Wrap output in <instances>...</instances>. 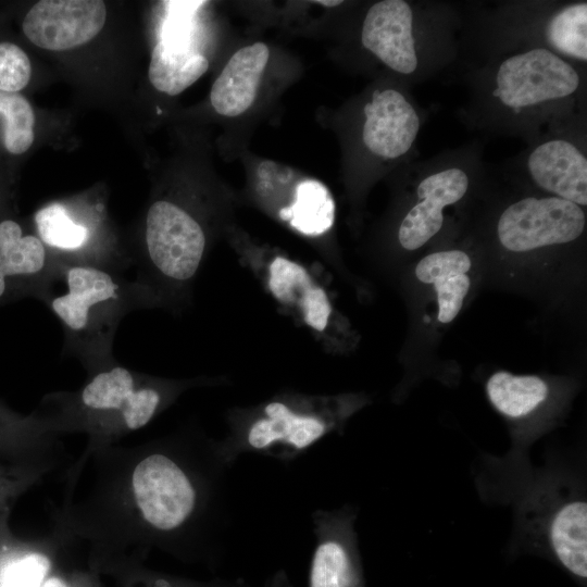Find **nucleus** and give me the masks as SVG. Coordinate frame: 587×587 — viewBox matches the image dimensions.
<instances>
[{"instance_id":"bb28decb","label":"nucleus","mask_w":587,"mask_h":587,"mask_svg":"<svg viewBox=\"0 0 587 587\" xmlns=\"http://www.w3.org/2000/svg\"><path fill=\"white\" fill-rule=\"evenodd\" d=\"M41 587H67V585L61 578L52 576L45 580Z\"/></svg>"},{"instance_id":"20e7f679","label":"nucleus","mask_w":587,"mask_h":587,"mask_svg":"<svg viewBox=\"0 0 587 587\" xmlns=\"http://www.w3.org/2000/svg\"><path fill=\"white\" fill-rule=\"evenodd\" d=\"M163 399L158 386L115 362L93 371L78 395L80 409L89 417L118 422L129 430L146 426Z\"/></svg>"},{"instance_id":"4468645a","label":"nucleus","mask_w":587,"mask_h":587,"mask_svg":"<svg viewBox=\"0 0 587 587\" xmlns=\"http://www.w3.org/2000/svg\"><path fill=\"white\" fill-rule=\"evenodd\" d=\"M309 587H365L352 522L340 513H319Z\"/></svg>"},{"instance_id":"412c9836","label":"nucleus","mask_w":587,"mask_h":587,"mask_svg":"<svg viewBox=\"0 0 587 587\" xmlns=\"http://www.w3.org/2000/svg\"><path fill=\"white\" fill-rule=\"evenodd\" d=\"M335 201L321 182L308 178L299 182L288 207L279 210V217L307 236L325 234L335 221Z\"/></svg>"},{"instance_id":"0eeeda50","label":"nucleus","mask_w":587,"mask_h":587,"mask_svg":"<svg viewBox=\"0 0 587 587\" xmlns=\"http://www.w3.org/2000/svg\"><path fill=\"white\" fill-rule=\"evenodd\" d=\"M60 270L37 235L14 218L0 220V305L24 297L45 301Z\"/></svg>"},{"instance_id":"a211bd4d","label":"nucleus","mask_w":587,"mask_h":587,"mask_svg":"<svg viewBox=\"0 0 587 587\" xmlns=\"http://www.w3.org/2000/svg\"><path fill=\"white\" fill-rule=\"evenodd\" d=\"M268 288L278 301L296 310L308 326L316 332L326 328L332 313L329 300L300 264L275 258L268 266Z\"/></svg>"},{"instance_id":"ddd939ff","label":"nucleus","mask_w":587,"mask_h":587,"mask_svg":"<svg viewBox=\"0 0 587 587\" xmlns=\"http://www.w3.org/2000/svg\"><path fill=\"white\" fill-rule=\"evenodd\" d=\"M470 175L459 165L438 168L419 183L417 202L403 217L398 239L407 250H416L442 227L444 209L459 202L470 188Z\"/></svg>"},{"instance_id":"4be33fe9","label":"nucleus","mask_w":587,"mask_h":587,"mask_svg":"<svg viewBox=\"0 0 587 587\" xmlns=\"http://www.w3.org/2000/svg\"><path fill=\"white\" fill-rule=\"evenodd\" d=\"M486 392L497 411L508 417L520 419L532 413L547 399L549 388L538 376H517L499 371L487 380Z\"/></svg>"},{"instance_id":"f257e3e1","label":"nucleus","mask_w":587,"mask_h":587,"mask_svg":"<svg viewBox=\"0 0 587 587\" xmlns=\"http://www.w3.org/2000/svg\"><path fill=\"white\" fill-rule=\"evenodd\" d=\"M58 280L65 291L43 302L63 327L64 352L91 371L115 362L112 347L120 322L145 305L136 284L121 271L87 264L61 265Z\"/></svg>"},{"instance_id":"cd10ccee","label":"nucleus","mask_w":587,"mask_h":587,"mask_svg":"<svg viewBox=\"0 0 587 587\" xmlns=\"http://www.w3.org/2000/svg\"><path fill=\"white\" fill-rule=\"evenodd\" d=\"M316 3L321 4V5H324V7H336L340 3H342L341 1H316Z\"/></svg>"},{"instance_id":"6e6552de","label":"nucleus","mask_w":587,"mask_h":587,"mask_svg":"<svg viewBox=\"0 0 587 587\" xmlns=\"http://www.w3.org/2000/svg\"><path fill=\"white\" fill-rule=\"evenodd\" d=\"M101 213L97 205L77 210L67 203L52 202L35 213L36 235L60 266L87 264L122 271L98 246Z\"/></svg>"},{"instance_id":"b1692460","label":"nucleus","mask_w":587,"mask_h":587,"mask_svg":"<svg viewBox=\"0 0 587 587\" xmlns=\"http://www.w3.org/2000/svg\"><path fill=\"white\" fill-rule=\"evenodd\" d=\"M1 143L5 152L20 155L35 139V113L21 93L0 91Z\"/></svg>"},{"instance_id":"aec40b11","label":"nucleus","mask_w":587,"mask_h":587,"mask_svg":"<svg viewBox=\"0 0 587 587\" xmlns=\"http://www.w3.org/2000/svg\"><path fill=\"white\" fill-rule=\"evenodd\" d=\"M208 67L202 54L160 40L152 50L148 76L157 90L176 96L198 80Z\"/></svg>"},{"instance_id":"2eb2a0df","label":"nucleus","mask_w":587,"mask_h":587,"mask_svg":"<svg viewBox=\"0 0 587 587\" xmlns=\"http://www.w3.org/2000/svg\"><path fill=\"white\" fill-rule=\"evenodd\" d=\"M532 180L553 197L577 205L587 204V159L565 138H549L535 146L526 159Z\"/></svg>"},{"instance_id":"c85d7f7f","label":"nucleus","mask_w":587,"mask_h":587,"mask_svg":"<svg viewBox=\"0 0 587 587\" xmlns=\"http://www.w3.org/2000/svg\"><path fill=\"white\" fill-rule=\"evenodd\" d=\"M0 205H1V195H0Z\"/></svg>"},{"instance_id":"f3484780","label":"nucleus","mask_w":587,"mask_h":587,"mask_svg":"<svg viewBox=\"0 0 587 587\" xmlns=\"http://www.w3.org/2000/svg\"><path fill=\"white\" fill-rule=\"evenodd\" d=\"M547 544L558 563L578 580L587 577V503L580 496L554 501L545 516Z\"/></svg>"},{"instance_id":"6ab92c4d","label":"nucleus","mask_w":587,"mask_h":587,"mask_svg":"<svg viewBox=\"0 0 587 587\" xmlns=\"http://www.w3.org/2000/svg\"><path fill=\"white\" fill-rule=\"evenodd\" d=\"M470 257L461 250H446L424 257L415 267L416 277L433 284L437 291L438 320L449 323L461 310L471 280L466 273L471 268Z\"/></svg>"},{"instance_id":"393cba45","label":"nucleus","mask_w":587,"mask_h":587,"mask_svg":"<svg viewBox=\"0 0 587 587\" xmlns=\"http://www.w3.org/2000/svg\"><path fill=\"white\" fill-rule=\"evenodd\" d=\"M32 64L16 43L0 41V91L20 93L29 83Z\"/></svg>"},{"instance_id":"39448f33","label":"nucleus","mask_w":587,"mask_h":587,"mask_svg":"<svg viewBox=\"0 0 587 587\" xmlns=\"http://www.w3.org/2000/svg\"><path fill=\"white\" fill-rule=\"evenodd\" d=\"M583 209L557 197H526L501 213L497 234L501 245L513 252L562 245L577 239L585 228Z\"/></svg>"},{"instance_id":"9b49d317","label":"nucleus","mask_w":587,"mask_h":587,"mask_svg":"<svg viewBox=\"0 0 587 587\" xmlns=\"http://www.w3.org/2000/svg\"><path fill=\"white\" fill-rule=\"evenodd\" d=\"M416 22L415 13L407 1L375 2L363 20L362 45L391 71L414 74L420 66Z\"/></svg>"},{"instance_id":"9d476101","label":"nucleus","mask_w":587,"mask_h":587,"mask_svg":"<svg viewBox=\"0 0 587 587\" xmlns=\"http://www.w3.org/2000/svg\"><path fill=\"white\" fill-rule=\"evenodd\" d=\"M335 422L284 401L268 402L237 442L234 453L251 451L277 457L304 451L328 434Z\"/></svg>"},{"instance_id":"f8f14e48","label":"nucleus","mask_w":587,"mask_h":587,"mask_svg":"<svg viewBox=\"0 0 587 587\" xmlns=\"http://www.w3.org/2000/svg\"><path fill=\"white\" fill-rule=\"evenodd\" d=\"M362 141L366 150L382 160H398L414 145L420 115L400 90H375L363 108Z\"/></svg>"},{"instance_id":"5701e85b","label":"nucleus","mask_w":587,"mask_h":587,"mask_svg":"<svg viewBox=\"0 0 587 587\" xmlns=\"http://www.w3.org/2000/svg\"><path fill=\"white\" fill-rule=\"evenodd\" d=\"M546 48L561 58L587 60V3L572 2L559 8L544 25Z\"/></svg>"},{"instance_id":"1a4fd4ad","label":"nucleus","mask_w":587,"mask_h":587,"mask_svg":"<svg viewBox=\"0 0 587 587\" xmlns=\"http://www.w3.org/2000/svg\"><path fill=\"white\" fill-rule=\"evenodd\" d=\"M107 8L100 0H41L22 21V32L35 46L63 51L93 39L103 28Z\"/></svg>"},{"instance_id":"a878e982","label":"nucleus","mask_w":587,"mask_h":587,"mask_svg":"<svg viewBox=\"0 0 587 587\" xmlns=\"http://www.w3.org/2000/svg\"><path fill=\"white\" fill-rule=\"evenodd\" d=\"M49 567L50 562L46 557L27 554L4 569L0 587H41Z\"/></svg>"},{"instance_id":"f03ea898","label":"nucleus","mask_w":587,"mask_h":587,"mask_svg":"<svg viewBox=\"0 0 587 587\" xmlns=\"http://www.w3.org/2000/svg\"><path fill=\"white\" fill-rule=\"evenodd\" d=\"M145 254L135 268L133 282L146 304L158 283L172 287L187 285L197 274L205 252L207 237L201 224L183 207L157 200L145 222Z\"/></svg>"},{"instance_id":"423d86ee","label":"nucleus","mask_w":587,"mask_h":587,"mask_svg":"<svg viewBox=\"0 0 587 587\" xmlns=\"http://www.w3.org/2000/svg\"><path fill=\"white\" fill-rule=\"evenodd\" d=\"M132 488L141 516L159 530L180 527L196 507L197 492L189 476L162 453L150 454L138 462Z\"/></svg>"},{"instance_id":"dca6fc26","label":"nucleus","mask_w":587,"mask_h":587,"mask_svg":"<svg viewBox=\"0 0 587 587\" xmlns=\"http://www.w3.org/2000/svg\"><path fill=\"white\" fill-rule=\"evenodd\" d=\"M268 57V47L258 41L229 58L210 92L211 104L220 115L236 117L252 105Z\"/></svg>"},{"instance_id":"7ed1b4c3","label":"nucleus","mask_w":587,"mask_h":587,"mask_svg":"<svg viewBox=\"0 0 587 587\" xmlns=\"http://www.w3.org/2000/svg\"><path fill=\"white\" fill-rule=\"evenodd\" d=\"M582 86L577 70L546 47L504 58L494 72L490 96L505 112L524 114L574 97Z\"/></svg>"}]
</instances>
